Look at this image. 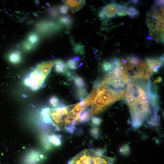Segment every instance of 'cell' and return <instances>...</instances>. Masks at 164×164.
Returning a JSON list of instances; mask_svg holds the SVG:
<instances>
[{
	"label": "cell",
	"mask_w": 164,
	"mask_h": 164,
	"mask_svg": "<svg viewBox=\"0 0 164 164\" xmlns=\"http://www.w3.org/2000/svg\"><path fill=\"white\" fill-rule=\"evenodd\" d=\"M60 107L50 109L49 114L51 122L60 130L65 129L70 124H75L78 121L79 115L73 109V105L65 106L61 104Z\"/></svg>",
	"instance_id": "cell-1"
},
{
	"label": "cell",
	"mask_w": 164,
	"mask_h": 164,
	"mask_svg": "<svg viewBox=\"0 0 164 164\" xmlns=\"http://www.w3.org/2000/svg\"><path fill=\"white\" fill-rule=\"evenodd\" d=\"M55 61L52 60L39 64L25 79V84L33 90L40 88L55 64Z\"/></svg>",
	"instance_id": "cell-2"
},
{
	"label": "cell",
	"mask_w": 164,
	"mask_h": 164,
	"mask_svg": "<svg viewBox=\"0 0 164 164\" xmlns=\"http://www.w3.org/2000/svg\"><path fill=\"white\" fill-rule=\"evenodd\" d=\"M101 150L85 149L68 162L67 164H112L114 159L102 155Z\"/></svg>",
	"instance_id": "cell-3"
},
{
	"label": "cell",
	"mask_w": 164,
	"mask_h": 164,
	"mask_svg": "<svg viewBox=\"0 0 164 164\" xmlns=\"http://www.w3.org/2000/svg\"><path fill=\"white\" fill-rule=\"evenodd\" d=\"M117 4L114 2L106 5L102 9L100 16L102 18L114 17L117 13Z\"/></svg>",
	"instance_id": "cell-4"
},
{
	"label": "cell",
	"mask_w": 164,
	"mask_h": 164,
	"mask_svg": "<svg viewBox=\"0 0 164 164\" xmlns=\"http://www.w3.org/2000/svg\"><path fill=\"white\" fill-rule=\"evenodd\" d=\"M146 62L153 72H158L162 67L164 61L163 55L159 57L146 59Z\"/></svg>",
	"instance_id": "cell-5"
},
{
	"label": "cell",
	"mask_w": 164,
	"mask_h": 164,
	"mask_svg": "<svg viewBox=\"0 0 164 164\" xmlns=\"http://www.w3.org/2000/svg\"><path fill=\"white\" fill-rule=\"evenodd\" d=\"M63 2L73 13L81 9L85 3L84 0H63Z\"/></svg>",
	"instance_id": "cell-6"
},
{
	"label": "cell",
	"mask_w": 164,
	"mask_h": 164,
	"mask_svg": "<svg viewBox=\"0 0 164 164\" xmlns=\"http://www.w3.org/2000/svg\"><path fill=\"white\" fill-rule=\"evenodd\" d=\"M54 64L55 70L58 73H65L68 70L67 64L62 60H56Z\"/></svg>",
	"instance_id": "cell-7"
},
{
	"label": "cell",
	"mask_w": 164,
	"mask_h": 164,
	"mask_svg": "<svg viewBox=\"0 0 164 164\" xmlns=\"http://www.w3.org/2000/svg\"><path fill=\"white\" fill-rule=\"evenodd\" d=\"M9 59L12 63L14 64L18 63L21 60L20 53L18 51L11 52L9 56Z\"/></svg>",
	"instance_id": "cell-8"
},
{
	"label": "cell",
	"mask_w": 164,
	"mask_h": 164,
	"mask_svg": "<svg viewBox=\"0 0 164 164\" xmlns=\"http://www.w3.org/2000/svg\"><path fill=\"white\" fill-rule=\"evenodd\" d=\"M90 117V109L87 107L80 113L79 117V121L80 123L85 122Z\"/></svg>",
	"instance_id": "cell-9"
},
{
	"label": "cell",
	"mask_w": 164,
	"mask_h": 164,
	"mask_svg": "<svg viewBox=\"0 0 164 164\" xmlns=\"http://www.w3.org/2000/svg\"><path fill=\"white\" fill-rule=\"evenodd\" d=\"M126 60L127 63L134 67L138 66L142 61L138 56L134 55H131L128 57Z\"/></svg>",
	"instance_id": "cell-10"
},
{
	"label": "cell",
	"mask_w": 164,
	"mask_h": 164,
	"mask_svg": "<svg viewBox=\"0 0 164 164\" xmlns=\"http://www.w3.org/2000/svg\"><path fill=\"white\" fill-rule=\"evenodd\" d=\"M73 80L75 86L77 89L84 88L85 87V82L82 77L76 75Z\"/></svg>",
	"instance_id": "cell-11"
},
{
	"label": "cell",
	"mask_w": 164,
	"mask_h": 164,
	"mask_svg": "<svg viewBox=\"0 0 164 164\" xmlns=\"http://www.w3.org/2000/svg\"><path fill=\"white\" fill-rule=\"evenodd\" d=\"M39 39V37L38 35L33 32L30 33L28 35L27 41L30 43L35 45L38 43Z\"/></svg>",
	"instance_id": "cell-12"
},
{
	"label": "cell",
	"mask_w": 164,
	"mask_h": 164,
	"mask_svg": "<svg viewBox=\"0 0 164 164\" xmlns=\"http://www.w3.org/2000/svg\"><path fill=\"white\" fill-rule=\"evenodd\" d=\"M127 7L125 5L117 4V15L118 16H123L127 14Z\"/></svg>",
	"instance_id": "cell-13"
},
{
	"label": "cell",
	"mask_w": 164,
	"mask_h": 164,
	"mask_svg": "<svg viewBox=\"0 0 164 164\" xmlns=\"http://www.w3.org/2000/svg\"><path fill=\"white\" fill-rule=\"evenodd\" d=\"M127 14L131 18H133L138 16L139 14L138 10L133 6H129L127 8Z\"/></svg>",
	"instance_id": "cell-14"
},
{
	"label": "cell",
	"mask_w": 164,
	"mask_h": 164,
	"mask_svg": "<svg viewBox=\"0 0 164 164\" xmlns=\"http://www.w3.org/2000/svg\"><path fill=\"white\" fill-rule=\"evenodd\" d=\"M102 69L105 73L111 72L114 70V67L111 63L107 61L103 62L102 65Z\"/></svg>",
	"instance_id": "cell-15"
},
{
	"label": "cell",
	"mask_w": 164,
	"mask_h": 164,
	"mask_svg": "<svg viewBox=\"0 0 164 164\" xmlns=\"http://www.w3.org/2000/svg\"><path fill=\"white\" fill-rule=\"evenodd\" d=\"M73 50L76 53L83 54L84 53V46L79 44H75L73 46Z\"/></svg>",
	"instance_id": "cell-16"
},
{
	"label": "cell",
	"mask_w": 164,
	"mask_h": 164,
	"mask_svg": "<svg viewBox=\"0 0 164 164\" xmlns=\"http://www.w3.org/2000/svg\"><path fill=\"white\" fill-rule=\"evenodd\" d=\"M77 96L81 100L84 99L87 97V93L86 90L84 88L77 89Z\"/></svg>",
	"instance_id": "cell-17"
},
{
	"label": "cell",
	"mask_w": 164,
	"mask_h": 164,
	"mask_svg": "<svg viewBox=\"0 0 164 164\" xmlns=\"http://www.w3.org/2000/svg\"><path fill=\"white\" fill-rule=\"evenodd\" d=\"M60 22L66 26L70 25L72 22V19L69 16H64L61 17L60 19Z\"/></svg>",
	"instance_id": "cell-18"
},
{
	"label": "cell",
	"mask_w": 164,
	"mask_h": 164,
	"mask_svg": "<svg viewBox=\"0 0 164 164\" xmlns=\"http://www.w3.org/2000/svg\"><path fill=\"white\" fill-rule=\"evenodd\" d=\"M22 46L23 49L26 50H29L32 49L35 46L27 41L23 42L22 44Z\"/></svg>",
	"instance_id": "cell-19"
},
{
	"label": "cell",
	"mask_w": 164,
	"mask_h": 164,
	"mask_svg": "<svg viewBox=\"0 0 164 164\" xmlns=\"http://www.w3.org/2000/svg\"><path fill=\"white\" fill-rule=\"evenodd\" d=\"M67 66V68L71 70H74L77 68L76 62L72 59H70L68 61Z\"/></svg>",
	"instance_id": "cell-20"
},
{
	"label": "cell",
	"mask_w": 164,
	"mask_h": 164,
	"mask_svg": "<svg viewBox=\"0 0 164 164\" xmlns=\"http://www.w3.org/2000/svg\"><path fill=\"white\" fill-rule=\"evenodd\" d=\"M49 102L51 105L55 106L59 104L60 102V100L57 97L53 96L50 98Z\"/></svg>",
	"instance_id": "cell-21"
},
{
	"label": "cell",
	"mask_w": 164,
	"mask_h": 164,
	"mask_svg": "<svg viewBox=\"0 0 164 164\" xmlns=\"http://www.w3.org/2000/svg\"><path fill=\"white\" fill-rule=\"evenodd\" d=\"M91 133L92 135L95 138H97L99 135V129L97 127L92 128L91 130Z\"/></svg>",
	"instance_id": "cell-22"
},
{
	"label": "cell",
	"mask_w": 164,
	"mask_h": 164,
	"mask_svg": "<svg viewBox=\"0 0 164 164\" xmlns=\"http://www.w3.org/2000/svg\"><path fill=\"white\" fill-rule=\"evenodd\" d=\"M51 142L56 145H59L61 144L60 138L56 135H52L51 137Z\"/></svg>",
	"instance_id": "cell-23"
},
{
	"label": "cell",
	"mask_w": 164,
	"mask_h": 164,
	"mask_svg": "<svg viewBox=\"0 0 164 164\" xmlns=\"http://www.w3.org/2000/svg\"><path fill=\"white\" fill-rule=\"evenodd\" d=\"M92 124L95 125H98L101 124L102 121L101 118L96 117H92L91 119Z\"/></svg>",
	"instance_id": "cell-24"
},
{
	"label": "cell",
	"mask_w": 164,
	"mask_h": 164,
	"mask_svg": "<svg viewBox=\"0 0 164 164\" xmlns=\"http://www.w3.org/2000/svg\"><path fill=\"white\" fill-rule=\"evenodd\" d=\"M69 10V8L65 5H62L60 6L59 8L60 12L63 14L67 13Z\"/></svg>",
	"instance_id": "cell-25"
},
{
	"label": "cell",
	"mask_w": 164,
	"mask_h": 164,
	"mask_svg": "<svg viewBox=\"0 0 164 164\" xmlns=\"http://www.w3.org/2000/svg\"><path fill=\"white\" fill-rule=\"evenodd\" d=\"M50 12L51 15L54 16L57 14L56 10L53 9L50 10Z\"/></svg>",
	"instance_id": "cell-26"
},
{
	"label": "cell",
	"mask_w": 164,
	"mask_h": 164,
	"mask_svg": "<svg viewBox=\"0 0 164 164\" xmlns=\"http://www.w3.org/2000/svg\"><path fill=\"white\" fill-rule=\"evenodd\" d=\"M73 60L76 62H78L80 61V57L78 56H75L73 58Z\"/></svg>",
	"instance_id": "cell-27"
},
{
	"label": "cell",
	"mask_w": 164,
	"mask_h": 164,
	"mask_svg": "<svg viewBox=\"0 0 164 164\" xmlns=\"http://www.w3.org/2000/svg\"><path fill=\"white\" fill-rule=\"evenodd\" d=\"M130 2L134 4H137L139 2L138 0H131Z\"/></svg>",
	"instance_id": "cell-28"
},
{
	"label": "cell",
	"mask_w": 164,
	"mask_h": 164,
	"mask_svg": "<svg viewBox=\"0 0 164 164\" xmlns=\"http://www.w3.org/2000/svg\"><path fill=\"white\" fill-rule=\"evenodd\" d=\"M162 78L161 77H159L156 78V82L157 83L160 82L162 81Z\"/></svg>",
	"instance_id": "cell-29"
},
{
	"label": "cell",
	"mask_w": 164,
	"mask_h": 164,
	"mask_svg": "<svg viewBox=\"0 0 164 164\" xmlns=\"http://www.w3.org/2000/svg\"><path fill=\"white\" fill-rule=\"evenodd\" d=\"M147 38L149 40H152V39H153L152 38L151 36H147Z\"/></svg>",
	"instance_id": "cell-30"
},
{
	"label": "cell",
	"mask_w": 164,
	"mask_h": 164,
	"mask_svg": "<svg viewBox=\"0 0 164 164\" xmlns=\"http://www.w3.org/2000/svg\"></svg>",
	"instance_id": "cell-31"
}]
</instances>
